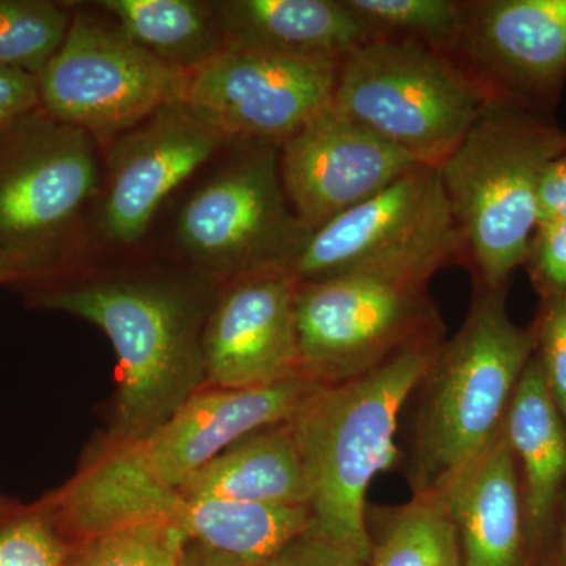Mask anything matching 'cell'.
<instances>
[{
  "label": "cell",
  "mask_w": 566,
  "mask_h": 566,
  "mask_svg": "<svg viewBox=\"0 0 566 566\" xmlns=\"http://www.w3.org/2000/svg\"><path fill=\"white\" fill-rule=\"evenodd\" d=\"M536 348L534 324L506 311L505 289L475 285L460 331L442 342L411 400L408 479L412 495L444 502L504 427L510 401Z\"/></svg>",
  "instance_id": "1"
},
{
  "label": "cell",
  "mask_w": 566,
  "mask_h": 566,
  "mask_svg": "<svg viewBox=\"0 0 566 566\" xmlns=\"http://www.w3.org/2000/svg\"><path fill=\"white\" fill-rule=\"evenodd\" d=\"M29 300L95 324L114 346L120 387L107 446L144 441L205 386V322L191 294L175 283L111 279L44 286Z\"/></svg>",
  "instance_id": "3"
},
{
  "label": "cell",
  "mask_w": 566,
  "mask_h": 566,
  "mask_svg": "<svg viewBox=\"0 0 566 566\" xmlns=\"http://www.w3.org/2000/svg\"><path fill=\"white\" fill-rule=\"evenodd\" d=\"M428 282L371 273L297 282L294 307L304 376L322 386L337 385L411 346L446 338Z\"/></svg>",
  "instance_id": "7"
},
{
  "label": "cell",
  "mask_w": 566,
  "mask_h": 566,
  "mask_svg": "<svg viewBox=\"0 0 566 566\" xmlns=\"http://www.w3.org/2000/svg\"><path fill=\"white\" fill-rule=\"evenodd\" d=\"M25 281H31L29 268L17 255L0 248V285Z\"/></svg>",
  "instance_id": "34"
},
{
  "label": "cell",
  "mask_w": 566,
  "mask_h": 566,
  "mask_svg": "<svg viewBox=\"0 0 566 566\" xmlns=\"http://www.w3.org/2000/svg\"><path fill=\"white\" fill-rule=\"evenodd\" d=\"M36 81L46 117L107 139L186 103L191 71L155 57L118 28L76 14Z\"/></svg>",
  "instance_id": "8"
},
{
  "label": "cell",
  "mask_w": 566,
  "mask_h": 566,
  "mask_svg": "<svg viewBox=\"0 0 566 566\" xmlns=\"http://www.w3.org/2000/svg\"><path fill=\"white\" fill-rule=\"evenodd\" d=\"M279 161L286 200L307 233L422 166L333 106L283 142Z\"/></svg>",
  "instance_id": "13"
},
{
  "label": "cell",
  "mask_w": 566,
  "mask_h": 566,
  "mask_svg": "<svg viewBox=\"0 0 566 566\" xmlns=\"http://www.w3.org/2000/svg\"><path fill=\"white\" fill-rule=\"evenodd\" d=\"M375 39L415 41L455 59L463 7L457 0H345Z\"/></svg>",
  "instance_id": "24"
},
{
  "label": "cell",
  "mask_w": 566,
  "mask_h": 566,
  "mask_svg": "<svg viewBox=\"0 0 566 566\" xmlns=\"http://www.w3.org/2000/svg\"><path fill=\"white\" fill-rule=\"evenodd\" d=\"M566 133L539 112L490 95L460 145L438 167L475 285L505 289L526 260L547 167Z\"/></svg>",
  "instance_id": "4"
},
{
  "label": "cell",
  "mask_w": 566,
  "mask_h": 566,
  "mask_svg": "<svg viewBox=\"0 0 566 566\" xmlns=\"http://www.w3.org/2000/svg\"><path fill=\"white\" fill-rule=\"evenodd\" d=\"M368 566H463L455 521L444 502L423 495L367 509Z\"/></svg>",
  "instance_id": "23"
},
{
  "label": "cell",
  "mask_w": 566,
  "mask_h": 566,
  "mask_svg": "<svg viewBox=\"0 0 566 566\" xmlns=\"http://www.w3.org/2000/svg\"><path fill=\"white\" fill-rule=\"evenodd\" d=\"M188 545L172 524L142 521L87 539L66 566H185Z\"/></svg>",
  "instance_id": "26"
},
{
  "label": "cell",
  "mask_w": 566,
  "mask_h": 566,
  "mask_svg": "<svg viewBox=\"0 0 566 566\" xmlns=\"http://www.w3.org/2000/svg\"><path fill=\"white\" fill-rule=\"evenodd\" d=\"M98 182L92 136L39 111L0 136V248L46 273Z\"/></svg>",
  "instance_id": "10"
},
{
  "label": "cell",
  "mask_w": 566,
  "mask_h": 566,
  "mask_svg": "<svg viewBox=\"0 0 566 566\" xmlns=\"http://www.w3.org/2000/svg\"><path fill=\"white\" fill-rule=\"evenodd\" d=\"M115 145L102 227L115 243L144 238L164 200L230 140L186 103L170 104Z\"/></svg>",
  "instance_id": "15"
},
{
  "label": "cell",
  "mask_w": 566,
  "mask_h": 566,
  "mask_svg": "<svg viewBox=\"0 0 566 566\" xmlns=\"http://www.w3.org/2000/svg\"><path fill=\"white\" fill-rule=\"evenodd\" d=\"M3 502H6V501H3V499H2V497H0V505H2V504H3Z\"/></svg>",
  "instance_id": "36"
},
{
  "label": "cell",
  "mask_w": 566,
  "mask_h": 566,
  "mask_svg": "<svg viewBox=\"0 0 566 566\" xmlns=\"http://www.w3.org/2000/svg\"><path fill=\"white\" fill-rule=\"evenodd\" d=\"M314 526L308 506L249 504L223 499L186 497L178 528L189 542L241 560L281 556Z\"/></svg>",
  "instance_id": "21"
},
{
  "label": "cell",
  "mask_w": 566,
  "mask_h": 566,
  "mask_svg": "<svg viewBox=\"0 0 566 566\" xmlns=\"http://www.w3.org/2000/svg\"><path fill=\"white\" fill-rule=\"evenodd\" d=\"M178 491L188 499L311 505V483L289 420L244 436L188 476Z\"/></svg>",
  "instance_id": "20"
},
{
  "label": "cell",
  "mask_w": 566,
  "mask_h": 566,
  "mask_svg": "<svg viewBox=\"0 0 566 566\" xmlns=\"http://www.w3.org/2000/svg\"><path fill=\"white\" fill-rule=\"evenodd\" d=\"M566 219V151L549 164L538 192V222Z\"/></svg>",
  "instance_id": "32"
},
{
  "label": "cell",
  "mask_w": 566,
  "mask_h": 566,
  "mask_svg": "<svg viewBox=\"0 0 566 566\" xmlns=\"http://www.w3.org/2000/svg\"><path fill=\"white\" fill-rule=\"evenodd\" d=\"M318 386L307 376L252 389L203 386L148 438L123 447L145 474L178 490L244 436L292 419Z\"/></svg>",
  "instance_id": "16"
},
{
  "label": "cell",
  "mask_w": 566,
  "mask_h": 566,
  "mask_svg": "<svg viewBox=\"0 0 566 566\" xmlns=\"http://www.w3.org/2000/svg\"><path fill=\"white\" fill-rule=\"evenodd\" d=\"M523 266L539 300L566 297V219L536 223Z\"/></svg>",
  "instance_id": "28"
},
{
  "label": "cell",
  "mask_w": 566,
  "mask_h": 566,
  "mask_svg": "<svg viewBox=\"0 0 566 566\" xmlns=\"http://www.w3.org/2000/svg\"><path fill=\"white\" fill-rule=\"evenodd\" d=\"M460 260L463 238L438 167L422 164L312 230L290 271L297 282L359 273L430 281Z\"/></svg>",
  "instance_id": "6"
},
{
  "label": "cell",
  "mask_w": 566,
  "mask_h": 566,
  "mask_svg": "<svg viewBox=\"0 0 566 566\" xmlns=\"http://www.w3.org/2000/svg\"><path fill=\"white\" fill-rule=\"evenodd\" d=\"M185 566H279L277 558L266 562L241 560V558L216 553L202 545L189 542L186 551Z\"/></svg>",
  "instance_id": "33"
},
{
  "label": "cell",
  "mask_w": 566,
  "mask_h": 566,
  "mask_svg": "<svg viewBox=\"0 0 566 566\" xmlns=\"http://www.w3.org/2000/svg\"><path fill=\"white\" fill-rule=\"evenodd\" d=\"M461 7L455 59L490 95L531 107L556 95L566 77V0H471Z\"/></svg>",
  "instance_id": "14"
},
{
  "label": "cell",
  "mask_w": 566,
  "mask_h": 566,
  "mask_svg": "<svg viewBox=\"0 0 566 566\" xmlns=\"http://www.w3.org/2000/svg\"><path fill=\"white\" fill-rule=\"evenodd\" d=\"M534 327L536 359L551 397L566 422V297L542 301Z\"/></svg>",
  "instance_id": "29"
},
{
  "label": "cell",
  "mask_w": 566,
  "mask_h": 566,
  "mask_svg": "<svg viewBox=\"0 0 566 566\" xmlns=\"http://www.w3.org/2000/svg\"><path fill=\"white\" fill-rule=\"evenodd\" d=\"M71 14L48 0H0V65L39 76L62 46Z\"/></svg>",
  "instance_id": "25"
},
{
  "label": "cell",
  "mask_w": 566,
  "mask_h": 566,
  "mask_svg": "<svg viewBox=\"0 0 566 566\" xmlns=\"http://www.w3.org/2000/svg\"><path fill=\"white\" fill-rule=\"evenodd\" d=\"M488 96L457 59L415 41L374 39L342 63L331 106L416 161L439 167Z\"/></svg>",
  "instance_id": "5"
},
{
  "label": "cell",
  "mask_w": 566,
  "mask_h": 566,
  "mask_svg": "<svg viewBox=\"0 0 566 566\" xmlns=\"http://www.w3.org/2000/svg\"><path fill=\"white\" fill-rule=\"evenodd\" d=\"M102 9L134 43L163 62L192 71L226 46L214 3L197 0H104Z\"/></svg>",
  "instance_id": "22"
},
{
  "label": "cell",
  "mask_w": 566,
  "mask_h": 566,
  "mask_svg": "<svg viewBox=\"0 0 566 566\" xmlns=\"http://www.w3.org/2000/svg\"><path fill=\"white\" fill-rule=\"evenodd\" d=\"M307 232L286 200L279 147L253 142L185 205L178 240L193 262L223 281L292 266Z\"/></svg>",
  "instance_id": "9"
},
{
  "label": "cell",
  "mask_w": 566,
  "mask_h": 566,
  "mask_svg": "<svg viewBox=\"0 0 566 566\" xmlns=\"http://www.w3.org/2000/svg\"><path fill=\"white\" fill-rule=\"evenodd\" d=\"M297 281L289 268L238 275L205 319V386L252 389L304 376L297 342Z\"/></svg>",
  "instance_id": "12"
},
{
  "label": "cell",
  "mask_w": 566,
  "mask_h": 566,
  "mask_svg": "<svg viewBox=\"0 0 566 566\" xmlns=\"http://www.w3.org/2000/svg\"><path fill=\"white\" fill-rule=\"evenodd\" d=\"M227 43L304 61L342 65L374 40L345 0L214 2Z\"/></svg>",
  "instance_id": "19"
},
{
  "label": "cell",
  "mask_w": 566,
  "mask_h": 566,
  "mask_svg": "<svg viewBox=\"0 0 566 566\" xmlns=\"http://www.w3.org/2000/svg\"><path fill=\"white\" fill-rule=\"evenodd\" d=\"M70 538L46 499L0 505V566H66Z\"/></svg>",
  "instance_id": "27"
},
{
  "label": "cell",
  "mask_w": 566,
  "mask_h": 566,
  "mask_svg": "<svg viewBox=\"0 0 566 566\" xmlns=\"http://www.w3.org/2000/svg\"><path fill=\"white\" fill-rule=\"evenodd\" d=\"M411 346L367 374L319 385L289 420L311 483L314 531L368 562L367 491L397 457L398 424L442 342Z\"/></svg>",
  "instance_id": "2"
},
{
  "label": "cell",
  "mask_w": 566,
  "mask_h": 566,
  "mask_svg": "<svg viewBox=\"0 0 566 566\" xmlns=\"http://www.w3.org/2000/svg\"><path fill=\"white\" fill-rule=\"evenodd\" d=\"M545 566H566V495L558 515L556 535Z\"/></svg>",
  "instance_id": "35"
},
{
  "label": "cell",
  "mask_w": 566,
  "mask_h": 566,
  "mask_svg": "<svg viewBox=\"0 0 566 566\" xmlns=\"http://www.w3.org/2000/svg\"><path fill=\"white\" fill-rule=\"evenodd\" d=\"M39 111L36 76L0 65V136Z\"/></svg>",
  "instance_id": "30"
},
{
  "label": "cell",
  "mask_w": 566,
  "mask_h": 566,
  "mask_svg": "<svg viewBox=\"0 0 566 566\" xmlns=\"http://www.w3.org/2000/svg\"><path fill=\"white\" fill-rule=\"evenodd\" d=\"M504 430L520 469L532 551L545 566L566 495V422L535 353L510 401Z\"/></svg>",
  "instance_id": "17"
},
{
  "label": "cell",
  "mask_w": 566,
  "mask_h": 566,
  "mask_svg": "<svg viewBox=\"0 0 566 566\" xmlns=\"http://www.w3.org/2000/svg\"><path fill=\"white\" fill-rule=\"evenodd\" d=\"M338 69L226 43L192 71L186 104L230 139L281 147L331 106Z\"/></svg>",
  "instance_id": "11"
},
{
  "label": "cell",
  "mask_w": 566,
  "mask_h": 566,
  "mask_svg": "<svg viewBox=\"0 0 566 566\" xmlns=\"http://www.w3.org/2000/svg\"><path fill=\"white\" fill-rule=\"evenodd\" d=\"M279 566H367L368 562L348 547L311 528L277 557Z\"/></svg>",
  "instance_id": "31"
},
{
  "label": "cell",
  "mask_w": 566,
  "mask_h": 566,
  "mask_svg": "<svg viewBox=\"0 0 566 566\" xmlns=\"http://www.w3.org/2000/svg\"><path fill=\"white\" fill-rule=\"evenodd\" d=\"M447 506L463 566H538L528 539L520 469L504 427Z\"/></svg>",
  "instance_id": "18"
}]
</instances>
